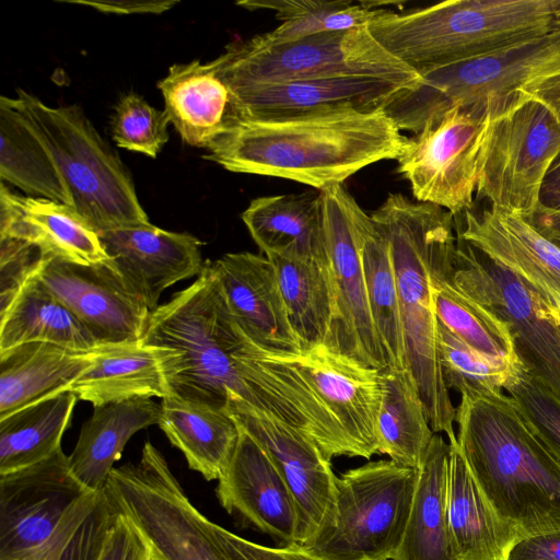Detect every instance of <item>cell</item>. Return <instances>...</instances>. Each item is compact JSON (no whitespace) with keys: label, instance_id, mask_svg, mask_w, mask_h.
<instances>
[{"label":"cell","instance_id":"1","mask_svg":"<svg viewBox=\"0 0 560 560\" xmlns=\"http://www.w3.org/2000/svg\"><path fill=\"white\" fill-rule=\"evenodd\" d=\"M141 340L171 349L164 364L171 396L230 416L249 406L299 430L308 428L307 416L267 384L209 260L191 285L150 313Z\"/></svg>","mask_w":560,"mask_h":560},{"label":"cell","instance_id":"2","mask_svg":"<svg viewBox=\"0 0 560 560\" xmlns=\"http://www.w3.org/2000/svg\"><path fill=\"white\" fill-rule=\"evenodd\" d=\"M407 139L384 107L238 117L205 159L231 172L291 179L320 191L371 164L397 160Z\"/></svg>","mask_w":560,"mask_h":560},{"label":"cell","instance_id":"3","mask_svg":"<svg viewBox=\"0 0 560 560\" xmlns=\"http://www.w3.org/2000/svg\"><path fill=\"white\" fill-rule=\"evenodd\" d=\"M387 238L396 276L406 365L434 433L456 441V408L445 386L438 342L435 289L454 269V215L429 202L389 194L371 215Z\"/></svg>","mask_w":560,"mask_h":560},{"label":"cell","instance_id":"4","mask_svg":"<svg viewBox=\"0 0 560 560\" xmlns=\"http://www.w3.org/2000/svg\"><path fill=\"white\" fill-rule=\"evenodd\" d=\"M457 443L486 498L521 537L560 530V458L512 397L460 395Z\"/></svg>","mask_w":560,"mask_h":560},{"label":"cell","instance_id":"5","mask_svg":"<svg viewBox=\"0 0 560 560\" xmlns=\"http://www.w3.org/2000/svg\"><path fill=\"white\" fill-rule=\"evenodd\" d=\"M368 27L420 74L560 35V0H448L405 12L378 8Z\"/></svg>","mask_w":560,"mask_h":560},{"label":"cell","instance_id":"6","mask_svg":"<svg viewBox=\"0 0 560 560\" xmlns=\"http://www.w3.org/2000/svg\"><path fill=\"white\" fill-rule=\"evenodd\" d=\"M14 107L49 151L71 207L97 233L150 224L130 174L77 105L50 107L19 89Z\"/></svg>","mask_w":560,"mask_h":560},{"label":"cell","instance_id":"7","mask_svg":"<svg viewBox=\"0 0 560 560\" xmlns=\"http://www.w3.org/2000/svg\"><path fill=\"white\" fill-rule=\"evenodd\" d=\"M231 91L307 79L365 75L409 88L418 72L388 52L369 27L326 32L287 43H271L262 34L229 44L214 60Z\"/></svg>","mask_w":560,"mask_h":560},{"label":"cell","instance_id":"8","mask_svg":"<svg viewBox=\"0 0 560 560\" xmlns=\"http://www.w3.org/2000/svg\"><path fill=\"white\" fill-rule=\"evenodd\" d=\"M560 72V35L492 55L428 69L384 107L402 131L417 133L452 105H482L495 116L521 101L528 85Z\"/></svg>","mask_w":560,"mask_h":560},{"label":"cell","instance_id":"9","mask_svg":"<svg viewBox=\"0 0 560 560\" xmlns=\"http://www.w3.org/2000/svg\"><path fill=\"white\" fill-rule=\"evenodd\" d=\"M418 469L388 459L336 478L330 511L302 548L325 560H394L406 532Z\"/></svg>","mask_w":560,"mask_h":560},{"label":"cell","instance_id":"10","mask_svg":"<svg viewBox=\"0 0 560 560\" xmlns=\"http://www.w3.org/2000/svg\"><path fill=\"white\" fill-rule=\"evenodd\" d=\"M113 510L145 538L160 560H237L217 524L190 501L164 455L150 442L137 463L115 467L104 488Z\"/></svg>","mask_w":560,"mask_h":560},{"label":"cell","instance_id":"11","mask_svg":"<svg viewBox=\"0 0 560 560\" xmlns=\"http://www.w3.org/2000/svg\"><path fill=\"white\" fill-rule=\"evenodd\" d=\"M494 113L482 105L455 104L431 116L397 159L416 200L453 215L472 209L483 148Z\"/></svg>","mask_w":560,"mask_h":560},{"label":"cell","instance_id":"12","mask_svg":"<svg viewBox=\"0 0 560 560\" xmlns=\"http://www.w3.org/2000/svg\"><path fill=\"white\" fill-rule=\"evenodd\" d=\"M450 281L505 322L522 364L560 399L559 308L459 238Z\"/></svg>","mask_w":560,"mask_h":560},{"label":"cell","instance_id":"13","mask_svg":"<svg viewBox=\"0 0 560 560\" xmlns=\"http://www.w3.org/2000/svg\"><path fill=\"white\" fill-rule=\"evenodd\" d=\"M559 152L560 124L542 104L522 96L491 120L476 198L529 217Z\"/></svg>","mask_w":560,"mask_h":560},{"label":"cell","instance_id":"14","mask_svg":"<svg viewBox=\"0 0 560 560\" xmlns=\"http://www.w3.org/2000/svg\"><path fill=\"white\" fill-rule=\"evenodd\" d=\"M327 262L335 292V318L327 348L365 366L386 369L376 335L361 256L369 215L343 187L323 190Z\"/></svg>","mask_w":560,"mask_h":560},{"label":"cell","instance_id":"15","mask_svg":"<svg viewBox=\"0 0 560 560\" xmlns=\"http://www.w3.org/2000/svg\"><path fill=\"white\" fill-rule=\"evenodd\" d=\"M269 354L296 371L336 420L354 457L370 459L380 454L381 370L365 366L324 345L295 354Z\"/></svg>","mask_w":560,"mask_h":560},{"label":"cell","instance_id":"16","mask_svg":"<svg viewBox=\"0 0 560 560\" xmlns=\"http://www.w3.org/2000/svg\"><path fill=\"white\" fill-rule=\"evenodd\" d=\"M88 491L72 475L62 447L39 463L0 475V560H13L44 542Z\"/></svg>","mask_w":560,"mask_h":560},{"label":"cell","instance_id":"17","mask_svg":"<svg viewBox=\"0 0 560 560\" xmlns=\"http://www.w3.org/2000/svg\"><path fill=\"white\" fill-rule=\"evenodd\" d=\"M35 277L88 328L100 345L137 342L151 311L110 264L45 259Z\"/></svg>","mask_w":560,"mask_h":560},{"label":"cell","instance_id":"18","mask_svg":"<svg viewBox=\"0 0 560 560\" xmlns=\"http://www.w3.org/2000/svg\"><path fill=\"white\" fill-rule=\"evenodd\" d=\"M266 451L290 488L299 509L294 545L310 542L324 524L334 499L331 463L305 432L249 406L231 415Z\"/></svg>","mask_w":560,"mask_h":560},{"label":"cell","instance_id":"19","mask_svg":"<svg viewBox=\"0 0 560 560\" xmlns=\"http://www.w3.org/2000/svg\"><path fill=\"white\" fill-rule=\"evenodd\" d=\"M457 238L509 270L560 308V247L521 214L491 206L454 215Z\"/></svg>","mask_w":560,"mask_h":560},{"label":"cell","instance_id":"20","mask_svg":"<svg viewBox=\"0 0 560 560\" xmlns=\"http://www.w3.org/2000/svg\"><path fill=\"white\" fill-rule=\"evenodd\" d=\"M100 241L129 289L152 312L162 292L203 269L200 241L188 233L138 224L97 232Z\"/></svg>","mask_w":560,"mask_h":560},{"label":"cell","instance_id":"21","mask_svg":"<svg viewBox=\"0 0 560 560\" xmlns=\"http://www.w3.org/2000/svg\"><path fill=\"white\" fill-rule=\"evenodd\" d=\"M210 266L229 311L240 328L260 350L288 354L302 345L288 317L277 272L265 255L229 253Z\"/></svg>","mask_w":560,"mask_h":560},{"label":"cell","instance_id":"22","mask_svg":"<svg viewBox=\"0 0 560 560\" xmlns=\"http://www.w3.org/2000/svg\"><path fill=\"white\" fill-rule=\"evenodd\" d=\"M215 494L231 515L285 545L295 544L300 524L296 501L269 455L242 428Z\"/></svg>","mask_w":560,"mask_h":560},{"label":"cell","instance_id":"23","mask_svg":"<svg viewBox=\"0 0 560 560\" xmlns=\"http://www.w3.org/2000/svg\"><path fill=\"white\" fill-rule=\"evenodd\" d=\"M409 86L376 77L350 75L269 83L232 92L240 118L290 117L343 108H378Z\"/></svg>","mask_w":560,"mask_h":560},{"label":"cell","instance_id":"24","mask_svg":"<svg viewBox=\"0 0 560 560\" xmlns=\"http://www.w3.org/2000/svg\"><path fill=\"white\" fill-rule=\"evenodd\" d=\"M0 235L26 240L47 258L80 265L110 264L97 233L70 206L0 189Z\"/></svg>","mask_w":560,"mask_h":560},{"label":"cell","instance_id":"25","mask_svg":"<svg viewBox=\"0 0 560 560\" xmlns=\"http://www.w3.org/2000/svg\"><path fill=\"white\" fill-rule=\"evenodd\" d=\"M158 88L170 122L190 145L208 149L238 118L213 60L173 65Z\"/></svg>","mask_w":560,"mask_h":560},{"label":"cell","instance_id":"26","mask_svg":"<svg viewBox=\"0 0 560 560\" xmlns=\"http://www.w3.org/2000/svg\"><path fill=\"white\" fill-rule=\"evenodd\" d=\"M448 444L447 527L454 555L457 560H506L521 535L494 511L457 440Z\"/></svg>","mask_w":560,"mask_h":560},{"label":"cell","instance_id":"27","mask_svg":"<svg viewBox=\"0 0 560 560\" xmlns=\"http://www.w3.org/2000/svg\"><path fill=\"white\" fill-rule=\"evenodd\" d=\"M171 349L137 342L103 345L92 365L68 388L95 406L171 396L165 360Z\"/></svg>","mask_w":560,"mask_h":560},{"label":"cell","instance_id":"28","mask_svg":"<svg viewBox=\"0 0 560 560\" xmlns=\"http://www.w3.org/2000/svg\"><path fill=\"white\" fill-rule=\"evenodd\" d=\"M242 220L267 257L327 261L320 191L256 198Z\"/></svg>","mask_w":560,"mask_h":560},{"label":"cell","instance_id":"29","mask_svg":"<svg viewBox=\"0 0 560 560\" xmlns=\"http://www.w3.org/2000/svg\"><path fill=\"white\" fill-rule=\"evenodd\" d=\"M95 351L35 341L0 352V419L68 390L92 365Z\"/></svg>","mask_w":560,"mask_h":560},{"label":"cell","instance_id":"30","mask_svg":"<svg viewBox=\"0 0 560 560\" xmlns=\"http://www.w3.org/2000/svg\"><path fill=\"white\" fill-rule=\"evenodd\" d=\"M160 416L161 405L151 398L95 406L68 456L72 475L89 491L104 490L129 439L159 424Z\"/></svg>","mask_w":560,"mask_h":560},{"label":"cell","instance_id":"31","mask_svg":"<svg viewBox=\"0 0 560 560\" xmlns=\"http://www.w3.org/2000/svg\"><path fill=\"white\" fill-rule=\"evenodd\" d=\"M450 444L435 433L418 468L410 514L394 560H457L447 527Z\"/></svg>","mask_w":560,"mask_h":560},{"label":"cell","instance_id":"32","mask_svg":"<svg viewBox=\"0 0 560 560\" xmlns=\"http://www.w3.org/2000/svg\"><path fill=\"white\" fill-rule=\"evenodd\" d=\"M159 425L189 468L209 481L226 470L241 433L229 413L173 396L162 399Z\"/></svg>","mask_w":560,"mask_h":560},{"label":"cell","instance_id":"33","mask_svg":"<svg viewBox=\"0 0 560 560\" xmlns=\"http://www.w3.org/2000/svg\"><path fill=\"white\" fill-rule=\"evenodd\" d=\"M35 341L83 352L103 346L34 275L0 313V352Z\"/></svg>","mask_w":560,"mask_h":560},{"label":"cell","instance_id":"34","mask_svg":"<svg viewBox=\"0 0 560 560\" xmlns=\"http://www.w3.org/2000/svg\"><path fill=\"white\" fill-rule=\"evenodd\" d=\"M268 258L275 266L289 322L302 350L327 346L335 318L328 262L282 256Z\"/></svg>","mask_w":560,"mask_h":560},{"label":"cell","instance_id":"35","mask_svg":"<svg viewBox=\"0 0 560 560\" xmlns=\"http://www.w3.org/2000/svg\"><path fill=\"white\" fill-rule=\"evenodd\" d=\"M381 373L380 454L388 455L398 465L418 469L435 433L417 384L408 369H383Z\"/></svg>","mask_w":560,"mask_h":560},{"label":"cell","instance_id":"36","mask_svg":"<svg viewBox=\"0 0 560 560\" xmlns=\"http://www.w3.org/2000/svg\"><path fill=\"white\" fill-rule=\"evenodd\" d=\"M0 175L25 192L71 207L66 184L49 151L14 107L0 97Z\"/></svg>","mask_w":560,"mask_h":560},{"label":"cell","instance_id":"37","mask_svg":"<svg viewBox=\"0 0 560 560\" xmlns=\"http://www.w3.org/2000/svg\"><path fill=\"white\" fill-rule=\"evenodd\" d=\"M77 400L65 390L0 419V475L39 463L60 448Z\"/></svg>","mask_w":560,"mask_h":560},{"label":"cell","instance_id":"38","mask_svg":"<svg viewBox=\"0 0 560 560\" xmlns=\"http://www.w3.org/2000/svg\"><path fill=\"white\" fill-rule=\"evenodd\" d=\"M361 256L371 317L385 366L390 370L407 369L398 289L390 250L387 238L372 218L364 230Z\"/></svg>","mask_w":560,"mask_h":560},{"label":"cell","instance_id":"39","mask_svg":"<svg viewBox=\"0 0 560 560\" xmlns=\"http://www.w3.org/2000/svg\"><path fill=\"white\" fill-rule=\"evenodd\" d=\"M247 10H270L282 23L264 33L271 43L292 42L310 35L368 27L376 13L370 2L352 4L346 0H262L240 1Z\"/></svg>","mask_w":560,"mask_h":560},{"label":"cell","instance_id":"40","mask_svg":"<svg viewBox=\"0 0 560 560\" xmlns=\"http://www.w3.org/2000/svg\"><path fill=\"white\" fill-rule=\"evenodd\" d=\"M116 513L105 491H88L39 546L13 560H97Z\"/></svg>","mask_w":560,"mask_h":560},{"label":"cell","instance_id":"41","mask_svg":"<svg viewBox=\"0 0 560 560\" xmlns=\"http://www.w3.org/2000/svg\"><path fill=\"white\" fill-rule=\"evenodd\" d=\"M450 276L441 279L435 289L438 320L483 355L520 360L505 322L457 290L450 281Z\"/></svg>","mask_w":560,"mask_h":560},{"label":"cell","instance_id":"42","mask_svg":"<svg viewBox=\"0 0 560 560\" xmlns=\"http://www.w3.org/2000/svg\"><path fill=\"white\" fill-rule=\"evenodd\" d=\"M441 370L447 389L462 394L500 393L520 374V360L493 359L470 348L438 323Z\"/></svg>","mask_w":560,"mask_h":560},{"label":"cell","instance_id":"43","mask_svg":"<svg viewBox=\"0 0 560 560\" xmlns=\"http://www.w3.org/2000/svg\"><path fill=\"white\" fill-rule=\"evenodd\" d=\"M112 135L118 147L155 158L168 140L170 119L141 96L120 97L112 117Z\"/></svg>","mask_w":560,"mask_h":560},{"label":"cell","instance_id":"44","mask_svg":"<svg viewBox=\"0 0 560 560\" xmlns=\"http://www.w3.org/2000/svg\"><path fill=\"white\" fill-rule=\"evenodd\" d=\"M534 430L560 458V399L523 366L504 389Z\"/></svg>","mask_w":560,"mask_h":560},{"label":"cell","instance_id":"45","mask_svg":"<svg viewBox=\"0 0 560 560\" xmlns=\"http://www.w3.org/2000/svg\"><path fill=\"white\" fill-rule=\"evenodd\" d=\"M48 259L43 250L23 238L0 235V313Z\"/></svg>","mask_w":560,"mask_h":560},{"label":"cell","instance_id":"46","mask_svg":"<svg viewBox=\"0 0 560 560\" xmlns=\"http://www.w3.org/2000/svg\"><path fill=\"white\" fill-rule=\"evenodd\" d=\"M97 560H155V556L140 532L116 513Z\"/></svg>","mask_w":560,"mask_h":560},{"label":"cell","instance_id":"47","mask_svg":"<svg viewBox=\"0 0 560 560\" xmlns=\"http://www.w3.org/2000/svg\"><path fill=\"white\" fill-rule=\"evenodd\" d=\"M217 530L237 560H325L294 544L273 548L247 540L218 524Z\"/></svg>","mask_w":560,"mask_h":560},{"label":"cell","instance_id":"48","mask_svg":"<svg viewBox=\"0 0 560 560\" xmlns=\"http://www.w3.org/2000/svg\"><path fill=\"white\" fill-rule=\"evenodd\" d=\"M506 560H560V530L520 537Z\"/></svg>","mask_w":560,"mask_h":560},{"label":"cell","instance_id":"49","mask_svg":"<svg viewBox=\"0 0 560 560\" xmlns=\"http://www.w3.org/2000/svg\"><path fill=\"white\" fill-rule=\"evenodd\" d=\"M66 2L84 4L105 13L136 14L152 13L159 14L170 10L177 1H148V0H67Z\"/></svg>","mask_w":560,"mask_h":560},{"label":"cell","instance_id":"50","mask_svg":"<svg viewBox=\"0 0 560 560\" xmlns=\"http://www.w3.org/2000/svg\"><path fill=\"white\" fill-rule=\"evenodd\" d=\"M521 94L542 104L560 124V72L528 85Z\"/></svg>","mask_w":560,"mask_h":560},{"label":"cell","instance_id":"51","mask_svg":"<svg viewBox=\"0 0 560 560\" xmlns=\"http://www.w3.org/2000/svg\"><path fill=\"white\" fill-rule=\"evenodd\" d=\"M545 237L560 247V210L539 207L525 218Z\"/></svg>","mask_w":560,"mask_h":560},{"label":"cell","instance_id":"52","mask_svg":"<svg viewBox=\"0 0 560 560\" xmlns=\"http://www.w3.org/2000/svg\"><path fill=\"white\" fill-rule=\"evenodd\" d=\"M540 205L560 210V152L550 165L540 191Z\"/></svg>","mask_w":560,"mask_h":560},{"label":"cell","instance_id":"53","mask_svg":"<svg viewBox=\"0 0 560 560\" xmlns=\"http://www.w3.org/2000/svg\"><path fill=\"white\" fill-rule=\"evenodd\" d=\"M155 560H160V559H158V558L155 557Z\"/></svg>","mask_w":560,"mask_h":560},{"label":"cell","instance_id":"54","mask_svg":"<svg viewBox=\"0 0 560 560\" xmlns=\"http://www.w3.org/2000/svg\"><path fill=\"white\" fill-rule=\"evenodd\" d=\"M559 312H560V308H559Z\"/></svg>","mask_w":560,"mask_h":560}]
</instances>
